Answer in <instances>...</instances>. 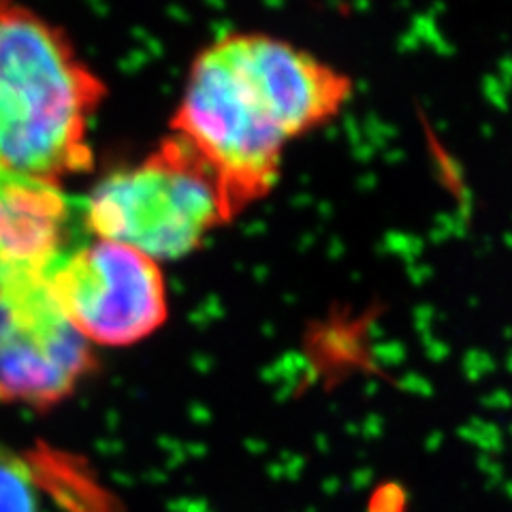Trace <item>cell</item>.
<instances>
[{"label": "cell", "instance_id": "obj_1", "mask_svg": "<svg viewBox=\"0 0 512 512\" xmlns=\"http://www.w3.org/2000/svg\"><path fill=\"white\" fill-rule=\"evenodd\" d=\"M352 79L267 32H231L192 60L171 133L212 169L235 216L265 199L293 141L338 118Z\"/></svg>", "mask_w": 512, "mask_h": 512}, {"label": "cell", "instance_id": "obj_2", "mask_svg": "<svg viewBox=\"0 0 512 512\" xmlns=\"http://www.w3.org/2000/svg\"><path fill=\"white\" fill-rule=\"evenodd\" d=\"M105 92L60 28L22 0H0V165L60 186L88 171Z\"/></svg>", "mask_w": 512, "mask_h": 512}, {"label": "cell", "instance_id": "obj_3", "mask_svg": "<svg viewBox=\"0 0 512 512\" xmlns=\"http://www.w3.org/2000/svg\"><path fill=\"white\" fill-rule=\"evenodd\" d=\"M233 218L212 169L173 133L137 165L109 173L84 205L92 237L131 246L156 263L195 252Z\"/></svg>", "mask_w": 512, "mask_h": 512}, {"label": "cell", "instance_id": "obj_4", "mask_svg": "<svg viewBox=\"0 0 512 512\" xmlns=\"http://www.w3.org/2000/svg\"><path fill=\"white\" fill-rule=\"evenodd\" d=\"M47 284L62 314L94 348L135 346L167 323L160 263L111 239L92 237L71 248Z\"/></svg>", "mask_w": 512, "mask_h": 512}, {"label": "cell", "instance_id": "obj_5", "mask_svg": "<svg viewBox=\"0 0 512 512\" xmlns=\"http://www.w3.org/2000/svg\"><path fill=\"white\" fill-rule=\"evenodd\" d=\"M47 276L0 284V404L54 408L96 370L94 346L62 314Z\"/></svg>", "mask_w": 512, "mask_h": 512}, {"label": "cell", "instance_id": "obj_6", "mask_svg": "<svg viewBox=\"0 0 512 512\" xmlns=\"http://www.w3.org/2000/svg\"><path fill=\"white\" fill-rule=\"evenodd\" d=\"M73 201L60 184L0 165V284L47 276L73 244Z\"/></svg>", "mask_w": 512, "mask_h": 512}, {"label": "cell", "instance_id": "obj_7", "mask_svg": "<svg viewBox=\"0 0 512 512\" xmlns=\"http://www.w3.org/2000/svg\"><path fill=\"white\" fill-rule=\"evenodd\" d=\"M43 498L30 461L0 440V512H41Z\"/></svg>", "mask_w": 512, "mask_h": 512}, {"label": "cell", "instance_id": "obj_8", "mask_svg": "<svg viewBox=\"0 0 512 512\" xmlns=\"http://www.w3.org/2000/svg\"><path fill=\"white\" fill-rule=\"evenodd\" d=\"M410 493L399 480H382L378 483L370 498H367L365 512H408Z\"/></svg>", "mask_w": 512, "mask_h": 512}]
</instances>
